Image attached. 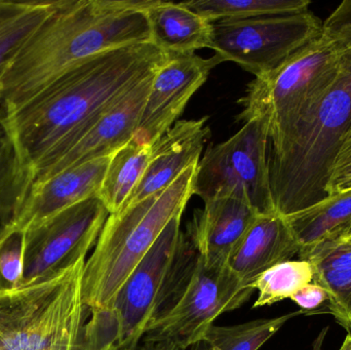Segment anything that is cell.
Here are the masks:
<instances>
[{
	"instance_id": "cell-1",
	"label": "cell",
	"mask_w": 351,
	"mask_h": 350,
	"mask_svg": "<svg viewBox=\"0 0 351 350\" xmlns=\"http://www.w3.org/2000/svg\"><path fill=\"white\" fill-rule=\"evenodd\" d=\"M170 55L152 42L111 49L76 64L12 112L0 115L31 177L55 164L100 117Z\"/></svg>"
},
{
	"instance_id": "cell-2",
	"label": "cell",
	"mask_w": 351,
	"mask_h": 350,
	"mask_svg": "<svg viewBox=\"0 0 351 350\" xmlns=\"http://www.w3.org/2000/svg\"><path fill=\"white\" fill-rule=\"evenodd\" d=\"M154 0H56L51 14L0 76V115L30 100L76 64L111 49L152 42Z\"/></svg>"
},
{
	"instance_id": "cell-3",
	"label": "cell",
	"mask_w": 351,
	"mask_h": 350,
	"mask_svg": "<svg viewBox=\"0 0 351 350\" xmlns=\"http://www.w3.org/2000/svg\"><path fill=\"white\" fill-rule=\"evenodd\" d=\"M351 129V51L335 82L278 149L268 150L276 211L288 217L329 197L336 158Z\"/></svg>"
},
{
	"instance_id": "cell-4",
	"label": "cell",
	"mask_w": 351,
	"mask_h": 350,
	"mask_svg": "<svg viewBox=\"0 0 351 350\" xmlns=\"http://www.w3.org/2000/svg\"><path fill=\"white\" fill-rule=\"evenodd\" d=\"M198 162L170 186L108 216L82 271V301L90 314L112 308L119 290L171 220L183 215L193 195Z\"/></svg>"
},
{
	"instance_id": "cell-5",
	"label": "cell",
	"mask_w": 351,
	"mask_h": 350,
	"mask_svg": "<svg viewBox=\"0 0 351 350\" xmlns=\"http://www.w3.org/2000/svg\"><path fill=\"white\" fill-rule=\"evenodd\" d=\"M253 292L227 265L208 263L182 232L168 284L142 340L189 349L221 314L241 308Z\"/></svg>"
},
{
	"instance_id": "cell-6",
	"label": "cell",
	"mask_w": 351,
	"mask_h": 350,
	"mask_svg": "<svg viewBox=\"0 0 351 350\" xmlns=\"http://www.w3.org/2000/svg\"><path fill=\"white\" fill-rule=\"evenodd\" d=\"M346 57V51L322 32L280 67L250 82L239 99L243 109L237 121H263L268 150L278 149L335 82Z\"/></svg>"
},
{
	"instance_id": "cell-7",
	"label": "cell",
	"mask_w": 351,
	"mask_h": 350,
	"mask_svg": "<svg viewBox=\"0 0 351 350\" xmlns=\"http://www.w3.org/2000/svg\"><path fill=\"white\" fill-rule=\"evenodd\" d=\"M84 260L33 285L0 291V350H78L86 310Z\"/></svg>"
},
{
	"instance_id": "cell-8",
	"label": "cell",
	"mask_w": 351,
	"mask_h": 350,
	"mask_svg": "<svg viewBox=\"0 0 351 350\" xmlns=\"http://www.w3.org/2000/svg\"><path fill=\"white\" fill-rule=\"evenodd\" d=\"M269 137L263 121L254 118L227 141L210 145L198 162L193 195L202 201L234 197L258 215L274 213L268 168Z\"/></svg>"
},
{
	"instance_id": "cell-9",
	"label": "cell",
	"mask_w": 351,
	"mask_h": 350,
	"mask_svg": "<svg viewBox=\"0 0 351 350\" xmlns=\"http://www.w3.org/2000/svg\"><path fill=\"white\" fill-rule=\"evenodd\" d=\"M323 23L313 12L213 23L210 49L223 62H234L259 77L317 39Z\"/></svg>"
},
{
	"instance_id": "cell-10",
	"label": "cell",
	"mask_w": 351,
	"mask_h": 350,
	"mask_svg": "<svg viewBox=\"0 0 351 350\" xmlns=\"http://www.w3.org/2000/svg\"><path fill=\"white\" fill-rule=\"evenodd\" d=\"M109 215L98 197H90L25 232L20 286L53 279L84 260Z\"/></svg>"
},
{
	"instance_id": "cell-11",
	"label": "cell",
	"mask_w": 351,
	"mask_h": 350,
	"mask_svg": "<svg viewBox=\"0 0 351 350\" xmlns=\"http://www.w3.org/2000/svg\"><path fill=\"white\" fill-rule=\"evenodd\" d=\"M182 215L171 220L128 277L108 310L117 327V349L136 350L154 318L174 266Z\"/></svg>"
},
{
	"instance_id": "cell-12",
	"label": "cell",
	"mask_w": 351,
	"mask_h": 350,
	"mask_svg": "<svg viewBox=\"0 0 351 350\" xmlns=\"http://www.w3.org/2000/svg\"><path fill=\"white\" fill-rule=\"evenodd\" d=\"M219 64L215 55L210 59L195 53L170 55L152 80L134 141L152 146L160 139Z\"/></svg>"
},
{
	"instance_id": "cell-13",
	"label": "cell",
	"mask_w": 351,
	"mask_h": 350,
	"mask_svg": "<svg viewBox=\"0 0 351 350\" xmlns=\"http://www.w3.org/2000/svg\"><path fill=\"white\" fill-rule=\"evenodd\" d=\"M156 73V71L146 76L123 95L65 155L37 174L33 179V184L72 166L111 156L133 141Z\"/></svg>"
},
{
	"instance_id": "cell-14",
	"label": "cell",
	"mask_w": 351,
	"mask_h": 350,
	"mask_svg": "<svg viewBox=\"0 0 351 350\" xmlns=\"http://www.w3.org/2000/svg\"><path fill=\"white\" fill-rule=\"evenodd\" d=\"M110 160L97 158L34 183L16 215L2 225L26 232L68 208L98 197Z\"/></svg>"
},
{
	"instance_id": "cell-15",
	"label": "cell",
	"mask_w": 351,
	"mask_h": 350,
	"mask_svg": "<svg viewBox=\"0 0 351 350\" xmlns=\"http://www.w3.org/2000/svg\"><path fill=\"white\" fill-rule=\"evenodd\" d=\"M208 119L177 121L152 145L147 168L123 209L170 186L186 168L199 162L210 136V127L206 125Z\"/></svg>"
},
{
	"instance_id": "cell-16",
	"label": "cell",
	"mask_w": 351,
	"mask_h": 350,
	"mask_svg": "<svg viewBox=\"0 0 351 350\" xmlns=\"http://www.w3.org/2000/svg\"><path fill=\"white\" fill-rule=\"evenodd\" d=\"M300 245L285 216L278 212L258 215L231 253L227 266L245 288L268 269L292 260Z\"/></svg>"
},
{
	"instance_id": "cell-17",
	"label": "cell",
	"mask_w": 351,
	"mask_h": 350,
	"mask_svg": "<svg viewBox=\"0 0 351 350\" xmlns=\"http://www.w3.org/2000/svg\"><path fill=\"white\" fill-rule=\"evenodd\" d=\"M194 212L186 236L210 264L227 265L258 214L249 203L234 197L208 199Z\"/></svg>"
},
{
	"instance_id": "cell-18",
	"label": "cell",
	"mask_w": 351,
	"mask_h": 350,
	"mask_svg": "<svg viewBox=\"0 0 351 350\" xmlns=\"http://www.w3.org/2000/svg\"><path fill=\"white\" fill-rule=\"evenodd\" d=\"M152 42L169 55H188L212 43L213 23L183 3L154 0L146 10Z\"/></svg>"
},
{
	"instance_id": "cell-19",
	"label": "cell",
	"mask_w": 351,
	"mask_h": 350,
	"mask_svg": "<svg viewBox=\"0 0 351 350\" xmlns=\"http://www.w3.org/2000/svg\"><path fill=\"white\" fill-rule=\"evenodd\" d=\"M286 218L301 249L342 234L351 225V189Z\"/></svg>"
},
{
	"instance_id": "cell-20",
	"label": "cell",
	"mask_w": 351,
	"mask_h": 350,
	"mask_svg": "<svg viewBox=\"0 0 351 350\" xmlns=\"http://www.w3.org/2000/svg\"><path fill=\"white\" fill-rule=\"evenodd\" d=\"M152 146L131 141L111 155L98 197L109 214L123 209L152 158Z\"/></svg>"
},
{
	"instance_id": "cell-21",
	"label": "cell",
	"mask_w": 351,
	"mask_h": 350,
	"mask_svg": "<svg viewBox=\"0 0 351 350\" xmlns=\"http://www.w3.org/2000/svg\"><path fill=\"white\" fill-rule=\"evenodd\" d=\"M55 1L0 0V76L37 27L51 14Z\"/></svg>"
},
{
	"instance_id": "cell-22",
	"label": "cell",
	"mask_w": 351,
	"mask_h": 350,
	"mask_svg": "<svg viewBox=\"0 0 351 350\" xmlns=\"http://www.w3.org/2000/svg\"><path fill=\"white\" fill-rule=\"evenodd\" d=\"M186 8L210 23L308 12V0H190Z\"/></svg>"
},
{
	"instance_id": "cell-23",
	"label": "cell",
	"mask_w": 351,
	"mask_h": 350,
	"mask_svg": "<svg viewBox=\"0 0 351 350\" xmlns=\"http://www.w3.org/2000/svg\"><path fill=\"white\" fill-rule=\"evenodd\" d=\"M32 186L12 137L0 118V223L10 221L22 207Z\"/></svg>"
},
{
	"instance_id": "cell-24",
	"label": "cell",
	"mask_w": 351,
	"mask_h": 350,
	"mask_svg": "<svg viewBox=\"0 0 351 350\" xmlns=\"http://www.w3.org/2000/svg\"><path fill=\"white\" fill-rule=\"evenodd\" d=\"M304 316L303 310L290 312L272 318H261L233 326L213 325L204 335L208 350H259L289 321Z\"/></svg>"
},
{
	"instance_id": "cell-25",
	"label": "cell",
	"mask_w": 351,
	"mask_h": 350,
	"mask_svg": "<svg viewBox=\"0 0 351 350\" xmlns=\"http://www.w3.org/2000/svg\"><path fill=\"white\" fill-rule=\"evenodd\" d=\"M315 269L306 260H289L262 273L251 285L258 292L253 308L272 305L291 299L301 288L313 283Z\"/></svg>"
},
{
	"instance_id": "cell-26",
	"label": "cell",
	"mask_w": 351,
	"mask_h": 350,
	"mask_svg": "<svg viewBox=\"0 0 351 350\" xmlns=\"http://www.w3.org/2000/svg\"><path fill=\"white\" fill-rule=\"evenodd\" d=\"M313 283L323 287L329 296L326 314H332L351 334V269L315 273Z\"/></svg>"
},
{
	"instance_id": "cell-27",
	"label": "cell",
	"mask_w": 351,
	"mask_h": 350,
	"mask_svg": "<svg viewBox=\"0 0 351 350\" xmlns=\"http://www.w3.org/2000/svg\"><path fill=\"white\" fill-rule=\"evenodd\" d=\"M298 256L308 261L315 273L348 271L351 269V240L342 234L330 236L301 249Z\"/></svg>"
},
{
	"instance_id": "cell-28",
	"label": "cell",
	"mask_w": 351,
	"mask_h": 350,
	"mask_svg": "<svg viewBox=\"0 0 351 350\" xmlns=\"http://www.w3.org/2000/svg\"><path fill=\"white\" fill-rule=\"evenodd\" d=\"M24 249L25 232L0 225V291L20 287Z\"/></svg>"
},
{
	"instance_id": "cell-29",
	"label": "cell",
	"mask_w": 351,
	"mask_h": 350,
	"mask_svg": "<svg viewBox=\"0 0 351 350\" xmlns=\"http://www.w3.org/2000/svg\"><path fill=\"white\" fill-rule=\"evenodd\" d=\"M323 33L346 51H351V0H344L323 23Z\"/></svg>"
},
{
	"instance_id": "cell-30",
	"label": "cell",
	"mask_w": 351,
	"mask_h": 350,
	"mask_svg": "<svg viewBox=\"0 0 351 350\" xmlns=\"http://www.w3.org/2000/svg\"><path fill=\"white\" fill-rule=\"evenodd\" d=\"M348 189H351V129L336 158L328 186V193L332 195Z\"/></svg>"
},
{
	"instance_id": "cell-31",
	"label": "cell",
	"mask_w": 351,
	"mask_h": 350,
	"mask_svg": "<svg viewBox=\"0 0 351 350\" xmlns=\"http://www.w3.org/2000/svg\"><path fill=\"white\" fill-rule=\"evenodd\" d=\"M291 300L306 314H326L329 296L327 291L315 283L307 284L301 288L296 294L291 297Z\"/></svg>"
},
{
	"instance_id": "cell-32",
	"label": "cell",
	"mask_w": 351,
	"mask_h": 350,
	"mask_svg": "<svg viewBox=\"0 0 351 350\" xmlns=\"http://www.w3.org/2000/svg\"><path fill=\"white\" fill-rule=\"evenodd\" d=\"M141 350H185L180 349L177 345L169 342L147 343L144 345Z\"/></svg>"
},
{
	"instance_id": "cell-33",
	"label": "cell",
	"mask_w": 351,
	"mask_h": 350,
	"mask_svg": "<svg viewBox=\"0 0 351 350\" xmlns=\"http://www.w3.org/2000/svg\"><path fill=\"white\" fill-rule=\"evenodd\" d=\"M328 331H329V328L326 327V328H324L323 330L319 332L315 340L313 341L311 350H324V342H325L326 337H327Z\"/></svg>"
},
{
	"instance_id": "cell-34",
	"label": "cell",
	"mask_w": 351,
	"mask_h": 350,
	"mask_svg": "<svg viewBox=\"0 0 351 350\" xmlns=\"http://www.w3.org/2000/svg\"><path fill=\"white\" fill-rule=\"evenodd\" d=\"M339 350H351V334L348 333Z\"/></svg>"
},
{
	"instance_id": "cell-35",
	"label": "cell",
	"mask_w": 351,
	"mask_h": 350,
	"mask_svg": "<svg viewBox=\"0 0 351 350\" xmlns=\"http://www.w3.org/2000/svg\"><path fill=\"white\" fill-rule=\"evenodd\" d=\"M190 350H208L206 349V343L204 341H200V342L196 343L193 347H191V349Z\"/></svg>"
},
{
	"instance_id": "cell-36",
	"label": "cell",
	"mask_w": 351,
	"mask_h": 350,
	"mask_svg": "<svg viewBox=\"0 0 351 350\" xmlns=\"http://www.w3.org/2000/svg\"><path fill=\"white\" fill-rule=\"evenodd\" d=\"M340 234H342V236H343L344 238H348V240H351V225L346 230V232H343Z\"/></svg>"
},
{
	"instance_id": "cell-37",
	"label": "cell",
	"mask_w": 351,
	"mask_h": 350,
	"mask_svg": "<svg viewBox=\"0 0 351 350\" xmlns=\"http://www.w3.org/2000/svg\"><path fill=\"white\" fill-rule=\"evenodd\" d=\"M110 350H117V349H110Z\"/></svg>"
}]
</instances>
